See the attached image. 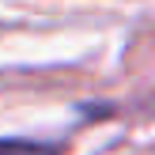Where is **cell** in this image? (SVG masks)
<instances>
[{
  "instance_id": "1",
  "label": "cell",
  "mask_w": 155,
  "mask_h": 155,
  "mask_svg": "<svg viewBox=\"0 0 155 155\" xmlns=\"http://www.w3.org/2000/svg\"><path fill=\"white\" fill-rule=\"evenodd\" d=\"M0 155H53L42 144H27V140H0Z\"/></svg>"
}]
</instances>
